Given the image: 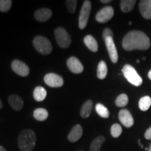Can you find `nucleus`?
<instances>
[{
  "label": "nucleus",
  "mask_w": 151,
  "mask_h": 151,
  "mask_svg": "<svg viewBox=\"0 0 151 151\" xmlns=\"http://www.w3.org/2000/svg\"><path fill=\"white\" fill-rule=\"evenodd\" d=\"M122 46L125 50H148L150 46V41L148 36L141 31H131L124 36Z\"/></svg>",
  "instance_id": "obj_1"
},
{
  "label": "nucleus",
  "mask_w": 151,
  "mask_h": 151,
  "mask_svg": "<svg viewBox=\"0 0 151 151\" xmlns=\"http://www.w3.org/2000/svg\"><path fill=\"white\" fill-rule=\"evenodd\" d=\"M37 143V135L32 129H24L18 137V148L21 151H32Z\"/></svg>",
  "instance_id": "obj_2"
},
{
  "label": "nucleus",
  "mask_w": 151,
  "mask_h": 151,
  "mask_svg": "<svg viewBox=\"0 0 151 151\" xmlns=\"http://www.w3.org/2000/svg\"><path fill=\"white\" fill-rule=\"evenodd\" d=\"M33 46L39 53L44 55H49L51 53L52 46L51 42L48 39L42 36H37L33 39Z\"/></svg>",
  "instance_id": "obj_3"
},
{
  "label": "nucleus",
  "mask_w": 151,
  "mask_h": 151,
  "mask_svg": "<svg viewBox=\"0 0 151 151\" xmlns=\"http://www.w3.org/2000/svg\"><path fill=\"white\" fill-rule=\"evenodd\" d=\"M124 76L127 79L128 82L136 87H139L142 85L143 79L139 76L136 69L132 66L125 65L122 69Z\"/></svg>",
  "instance_id": "obj_4"
},
{
  "label": "nucleus",
  "mask_w": 151,
  "mask_h": 151,
  "mask_svg": "<svg viewBox=\"0 0 151 151\" xmlns=\"http://www.w3.org/2000/svg\"><path fill=\"white\" fill-rule=\"evenodd\" d=\"M55 38L60 48H67L70 46L71 39L67 30L63 27H58L55 30Z\"/></svg>",
  "instance_id": "obj_5"
},
{
  "label": "nucleus",
  "mask_w": 151,
  "mask_h": 151,
  "mask_svg": "<svg viewBox=\"0 0 151 151\" xmlns=\"http://www.w3.org/2000/svg\"><path fill=\"white\" fill-rule=\"evenodd\" d=\"M92 4L89 0L84 1L82 8L81 9L78 18V27L81 29H83L88 24L89 17L91 12Z\"/></svg>",
  "instance_id": "obj_6"
},
{
  "label": "nucleus",
  "mask_w": 151,
  "mask_h": 151,
  "mask_svg": "<svg viewBox=\"0 0 151 151\" xmlns=\"http://www.w3.org/2000/svg\"><path fill=\"white\" fill-rule=\"evenodd\" d=\"M44 82L47 86L51 88H60L64 85V79L60 75L50 73L44 76Z\"/></svg>",
  "instance_id": "obj_7"
},
{
  "label": "nucleus",
  "mask_w": 151,
  "mask_h": 151,
  "mask_svg": "<svg viewBox=\"0 0 151 151\" xmlns=\"http://www.w3.org/2000/svg\"><path fill=\"white\" fill-rule=\"evenodd\" d=\"M11 69L16 74L22 77H26L29 73V68L23 62L14 60L11 63Z\"/></svg>",
  "instance_id": "obj_8"
},
{
  "label": "nucleus",
  "mask_w": 151,
  "mask_h": 151,
  "mask_svg": "<svg viewBox=\"0 0 151 151\" xmlns=\"http://www.w3.org/2000/svg\"><path fill=\"white\" fill-rule=\"evenodd\" d=\"M114 15V10L113 7L106 6L100 10L96 15V20L101 23H105L113 18Z\"/></svg>",
  "instance_id": "obj_9"
},
{
  "label": "nucleus",
  "mask_w": 151,
  "mask_h": 151,
  "mask_svg": "<svg viewBox=\"0 0 151 151\" xmlns=\"http://www.w3.org/2000/svg\"><path fill=\"white\" fill-rule=\"evenodd\" d=\"M104 41L111 62L114 64L117 63L118 61V54L113 37L106 38Z\"/></svg>",
  "instance_id": "obj_10"
},
{
  "label": "nucleus",
  "mask_w": 151,
  "mask_h": 151,
  "mask_svg": "<svg viewBox=\"0 0 151 151\" xmlns=\"http://www.w3.org/2000/svg\"><path fill=\"white\" fill-rule=\"evenodd\" d=\"M118 118L122 125L125 127H131L134 123L133 117L127 109H121L118 113Z\"/></svg>",
  "instance_id": "obj_11"
},
{
  "label": "nucleus",
  "mask_w": 151,
  "mask_h": 151,
  "mask_svg": "<svg viewBox=\"0 0 151 151\" xmlns=\"http://www.w3.org/2000/svg\"><path fill=\"white\" fill-rule=\"evenodd\" d=\"M67 65L68 69L73 73L78 74L83 71L84 68L82 63L78 58H75V57H71L67 60Z\"/></svg>",
  "instance_id": "obj_12"
},
{
  "label": "nucleus",
  "mask_w": 151,
  "mask_h": 151,
  "mask_svg": "<svg viewBox=\"0 0 151 151\" xmlns=\"http://www.w3.org/2000/svg\"><path fill=\"white\" fill-rule=\"evenodd\" d=\"M139 11L145 19H151V0H142L139 5Z\"/></svg>",
  "instance_id": "obj_13"
},
{
  "label": "nucleus",
  "mask_w": 151,
  "mask_h": 151,
  "mask_svg": "<svg viewBox=\"0 0 151 151\" xmlns=\"http://www.w3.org/2000/svg\"><path fill=\"white\" fill-rule=\"evenodd\" d=\"M52 11L49 9H39L35 11V18L39 22H46L52 16Z\"/></svg>",
  "instance_id": "obj_14"
},
{
  "label": "nucleus",
  "mask_w": 151,
  "mask_h": 151,
  "mask_svg": "<svg viewBox=\"0 0 151 151\" xmlns=\"http://www.w3.org/2000/svg\"><path fill=\"white\" fill-rule=\"evenodd\" d=\"M83 133V132L82 126H81L80 124H76L75 126H73L69 134H68V140L71 143L76 142L82 137Z\"/></svg>",
  "instance_id": "obj_15"
},
{
  "label": "nucleus",
  "mask_w": 151,
  "mask_h": 151,
  "mask_svg": "<svg viewBox=\"0 0 151 151\" xmlns=\"http://www.w3.org/2000/svg\"><path fill=\"white\" fill-rule=\"evenodd\" d=\"M8 102L11 107L15 111H20L24 105L23 100L17 94H11L8 98Z\"/></svg>",
  "instance_id": "obj_16"
},
{
  "label": "nucleus",
  "mask_w": 151,
  "mask_h": 151,
  "mask_svg": "<svg viewBox=\"0 0 151 151\" xmlns=\"http://www.w3.org/2000/svg\"><path fill=\"white\" fill-rule=\"evenodd\" d=\"M85 45L89 50L95 52L98 50V43L96 39L91 35H87L83 39Z\"/></svg>",
  "instance_id": "obj_17"
},
{
  "label": "nucleus",
  "mask_w": 151,
  "mask_h": 151,
  "mask_svg": "<svg viewBox=\"0 0 151 151\" xmlns=\"http://www.w3.org/2000/svg\"><path fill=\"white\" fill-rule=\"evenodd\" d=\"M92 107H93V103L92 100H88L83 104L81 109V116L83 118H87L90 116L92 113Z\"/></svg>",
  "instance_id": "obj_18"
},
{
  "label": "nucleus",
  "mask_w": 151,
  "mask_h": 151,
  "mask_svg": "<svg viewBox=\"0 0 151 151\" xmlns=\"http://www.w3.org/2000/svg\"><path fill=\"white\" fill-rule=\"evenodd\" d=\"M106 138L104 136H99L94 139L90 146V151H101V146L105 142Z\"/></svg>",
  "instance_id": "obj_19"
},
{
  "label": "nucleus",
  "mask_w": 151,
  "mask_h": 151,
  "mask_svg": "<svg viewBox=\"0 0 151 151\" xmlns=\"http://www.w3.org/2000/svg\"><path fill=\"white\" fill-rule=\"evenodd\" d=\"M47 95V91L43 87L37 86L34 90L33 97L37 101H42L46 99Z\"/></svg>",
  "instance_id": "obj_20"
},
{
  "label": "nucleus",
  "mask_w": 151,
  "mask_h": 151,
  "mask_svg": "<svg viewBox=\"0 0 151 151\" xmlns=\"http://www.w3.org/2000/svg\"><path fill=\"white\" fill-rule=\"evenodd\" d=\"M136 3V0H122L120 1V9L124 13L130 12L134 9Z\"/></svg>",
  "instance_id": "obj_21"
},
{
  "label": "nucleus",
  "mask_w": 151,
  "mask_h": 151,
  "mask_svg": "<svg viewBox=\"0 0 151 151\" xmlns=\"http://www.w3.org/2000/svg\"><path fill=\"white\" fill-rule=\"evenodd\" d=\"M34 118L38 121H44L48 117V112L46 109L43 108H39L35 109L33 113Z\"/></svg>",
  "instance_id": "obj_22"
},
{
  "label": "nucleus",
  "mask_w": 151,
  "mask_h": 151,
  "mask_svg": "<svg viewBox=\"0 0 151 151\" xmlns=\"http://www.w3.org/2000/svg\"><path fill=\"white\" fill-rule=\"evenodd\" d=\"M97 77L99 79L103 80L107 76L108 73V69H107V65L104 61H100L97 66Z\"/></svg>",
  "instance_id": "obj_23"
},
{
  "label": "nucleus",
  "mask_w": 151,
  "mask_h": 151,
  "mask_svg": "<svg viewBox=\"0 0 151 151\" xmlns=\"http://www.w3.org/2000/svg\"><path fill=\"white\" fill-rule=\"evenodd\" d=\"M151 106V98L149 96L141 97L139 101V107L142 111H148Z\"/></svg>",
  "instance_id": "obj_24"
},
{
  "label": "nucleus",
  "mask_w": 151,
  "mask_h": 151,
  "mask_svg": "<svg viewBox=\"0 0 151 151\" xmlns=\"http://www.w3.org/2000/svg\"><path fill=\"white\" fill-rule=\"evenodd\" d=\"M95 110L97 111V114L99 115V116H101V118H108L109 117V115H110L108 109L106 106H104L103 104H101L99 103L96 105Z\"/></svg>",
  "instance_id": "obj_25"
},
{
  "label": "nucleus",
  "mask_w": 151,
  "mask_h": 151,
  "mask_svg": "<svg viewBox=\"0 0 151 151\" xmlns=\"http://www.w3.org/2000/svg\"><path fill=\"white\" fill-rule=\"evenodd\" d=\"M129 102V98L126 94H121L116 98L115 104L118 107H124Z\"/></svg>",
  "instance_id": "obj_26"
},
{
  "label": "nucleus",
  "mask_w": 151,
  "mask_h": 151,
  "mask_svg": "<svg viewBox=\"0 0 151 151\" xmlns=\"http://www.w3.org/2000/svg\"><path fill=\"white\" fill-rule=\"evenodd\" d=\"M122 132V127L118 123L113 124L111 128V134L113 138H118Z\"/></svg>",
  "instance_id": "obj_27"
},
{
  "label": "nucleus",
  "mask_w": 151,
  "mask_h": 151,
  "mask_svg": "<svg viewBox=\"0 0 151 151\" xmlns=\"http://www.w3.org/2000/svg\"><path fill=\"white\" fill-rule=\"evenodd\" d=\"M12 6L11 0H0V11L7 12L11 9Z\"/></svg>",
  "instance_id": "obj_28"
},
{
  "label": "nucleus",
  "mask_w": 151,
  "mask_h": 151,
  "mask_svg": "<svg viewBox=\"0 0 151 151\" xmlns=\"http://www.w3.org/2000/svg\"><path fill=\"white\" fill-rule=\"evenodd\" d=\"M76 5L77 1H76V0H67V1H66L67 8L69 12L71 13V14H73L75 12L76 9Z\"/></svg>",
  "instance_id": "obj_29"
},
{
  "label": "nucleus",
  "mask_w": 151,
  "mask_h": 151,
  "mask_svg": "<svg viewBox=\"0 0 151 151\" xmlns=\"http://www.w3.org/2000/svg\"><path fill=\"white\" fill-rule=\"evenodd\" d=\"M113 37V33L112 32V30L109 28H105L103 31V34H102V37L104 40H105L106 38L108 37Z\"/></svg>",
  "instance_id": "obj_30"
},
{
  "label": "nucleus",
  "mask_w": 151,
  "mask_h": 151,
  "mask_svg": "<svg viewBox=\"0 0 151 151\" xmlns=\"http://www.w3.org/2000/svg\"><path fill=\"white\" fill-rule=\"evenodd\" d=\"M144 137L148 140H151V126L145 132Z\"/></svg>",
  "instance_id": "obj_31"
},
{
  "label": "nucleus",
  "mask_w": 151,
  "mask_h": 151,
  "mask_svg": "<svg viewBox=\"0 0 151 151\" xmlns=\"http://www.w3.org/2000/svg\"><path fill=\"white\" fill-rule=\"evenodd\" d=\"M101 3H104V4H108V3H110L111 1V0H101Z\"/></svg>",
  "instance_id": "obj_32"
},
{
  "label": "nucleus",
  "mask_w": 151,
  "mask_h": 151,
  "mask_svg": "<svg viewBox=\"0 0 151 151\" xmlns=\"http://www.w3.org/2000/svg\"><path fill=\"white\" fill-rule=\"evenodd\" d=\"M0 151H7L3 146H0Z\"/></svg>",
  "instance_id": "obj_33"
},
{
  "label": "nucleus",
  "mask_w": 151,
  "mask_h": 151,
  "mask_svg": "<svg viewBox=\"0 0 151 151\" xmlns=\"http://www.w3.org/2000/svg\"><path fill=\"white\" fill-rule=\"evenodd\" d=\"M148 76L149 79H150V80H151V69H150V71H149L148 74Z\"/></svg>",
  "instance_id": "obj_34"
},
{
  "label": "nucleus",
  "mask_w": 151,
  "mask_h": 151,
  "mask_svg": "<svg viewBox=\"0 0 151 151\" xmlns=\"http://www.w3.org/2000/svg\"><path fill=\"white\" fill-rule=\"evenodd\" d=\"M3 107V104H2V101H1V100L0 99V109H2Z\"/></svg>",
  "instance_id": "obj_35"
},
{
  "label": "nucleus",
  "mask_w": 151,
  "mask_h": 151,
  "mask_svg": "<svg viewBox=\"0 0 151 151\" xmlns=\"http://www.w3.org/2000/svg\"><path fill=\"white\" fill-rule=\"evenodd\" d=\"M138 143H139V145H140V146L141 147V148H143V146H142V144H141V140L140 139H139V140H138Z\"/></svg>",
  "instance_id": "obj_36"
},
{
  "label": "nucleus",
  "mask_w": 151,
  "mask_h": 151,
  "mask_svg": "<svg viewBox=\"0 0 151 151\" xmlns=\"http://www.w3.org/2000/svg\"><path fill=\"white\" fill-rule=\"evenodd\" d=\"M148 151H151V143H150V147H149Z\"/></svg>",
  "instance_id": "obj_37"
},
{
  "label": "nucleus",
  "mask_w": 151,
  "mask_h": 151,
  "mask_svg": "<svg viewBox=\"0 0 151 151\" xmlns=\"http://www.w3.org/2000/svg\"><path fill=\"white\" fill-rule=\"evenodd\" d=\"M139 62H140V61H139V60H137V63H139Z\"/></svg>",
  "instance_id": "obj_38"
},
{
  "label": "nucleus",
  "mask_w": 151,
  "mask_h": 151,
  "mask_svg": "<svg viewBox=\"0 0 151 151\" xmlns=\"http://www.w3.org/2000/svg\"><path fill=\"white\" fill-rule=\"evenodd\" d=\"M129 24H132V22H129Z\"/></svg>",
  "instance_id": "obj_39"
},
{
  "label": "nucleus",
  "mask_w": 151,
  "mask_h": 151,
  "mask_svg": "<svg viewBox=\"0 0 151 151\" xmlns=\"http://www.w3.org/2000/svg\"><path fill=\"white\" fill-rule=\"evenodd\" d=\"M79 151H83V150H79Z\"/></svg>",
  "instance_id": "obj_40"
}]
</instances>
